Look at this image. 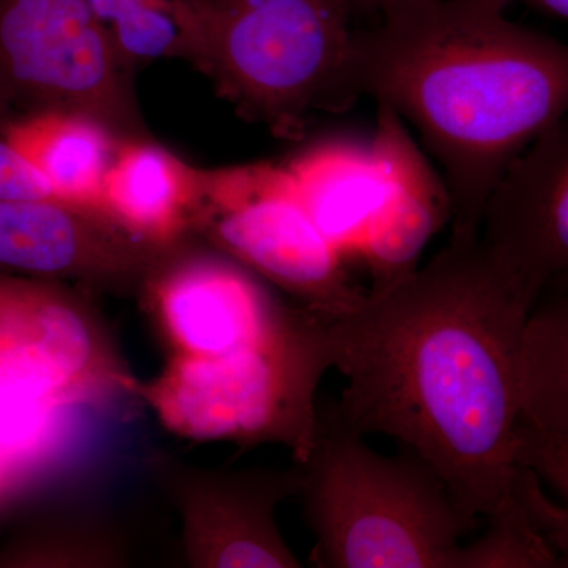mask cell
Segmentation results:
<instances>
[{
	"instance_id": "cell-13",
	"label": "cell",
	"mask_w": 568,
	"mask_h": 568,
	"mask_svg": "<svg viewBox=\"0 0 568 568\" xmlns=\"http://www.w3.org/2000/svg\"><path fill=\"white\" fill-rule=\"evenodd\" d=\"M369 148L379 192L358 253L373 276L372 290H381L416 271L429 239L452 222V200L443 175L386 104H377Z\"/></svg>"
},
{
	"instance_id": "cell-8",
	"label": "cell",
	"mask_w": 568,
	"mask_h": 568,
	"mask_svg": "<svg viewBox=\"0 0 568 568\" xmlns=\"http://www.w3.org/2000/svg\"><path fill=\"white\" fill-rule=\"evenodd\" d=\"M91 297L69 283L0 272V388L63 406L136 398L138 379Z\"/></svg>"
},
{
	"instance_id": "cell-3",
	"label": "cell",
	"mask_w": 568,
	"mask_h": 568,
	"mask_svg": "<svg viewBox=\"0 0 568 568\" xmlns=\"http://www.w3.org/2000/svg\"><path fill=\"white\" fill-rule=\"evenodd\" d=\"M353 14L342 0H175L178 59L245 121L287 141L345 110Z\"/></svg>"
},
{
	"instance_id": "cell-5",
	"label": "cell",
	"mask_w": 568,
	"mask_h": 568,
	"mask_svg": "<svg viewBox=\"0 0 568 568\" xmlns=\"http://www.w3.org/2000/svg\"><path fill=\"white\" fill-rule=\"evenodd\" d=\"M332 368L327 321L298 305L271 338L220 357H168L134 395L160 424L196 443L280 444L306 462L316 440V390Z\"/></svg>"
},
{
	"instance_id": "cell-18",
	"label": "cell",
	"mask_w": 568,
	"mask_h": 568,
	"mask_svg": "<svg viewBox=\"0 0 568 568\" xmlns=\"http://www.w3.org/2000/svg\"><path fill=\"white\" fill-rule=\"evenodd\" d=\"M175 0H85L130 74L162 59H178Z\"/></svg>"
},
{
	"instance_id": "cell-15",
	"label": "cell",
	"mask_w": 568,
	"mask_h": 568,
	"mask_svg": "<svg viewBox=\"0 0 568 568\" xmlns=\"http://www.w3.org/2000/svg\"><path fill=\"white\" fill-rule=\"evenodd\" d=\"M201 190L203 168L151 138L123 140L104 174L99 209L138 241L170 250L193 239Z\"/></svg>"
},
{
	"instance_id": "cell-16",
	"label": "cell",
	"mask_w": 568,
	"mask_h": 568,
	"mask_svg": "<svg viewBox=\"0 0 568 568\" xmlns=\"http://www.w3.org/2000/svg\"><path fill=\"white\" fill-rule=\"evenodd\" d=\"M283 166L321 233L339 253L358 252L379 192L369 141L315 142Z\"/></svg>"
},
{
	"instance_id": "cell-24",
	"label": "cell",
	"mask_w": 568,
	"mask_h": 568,
	"mask_svg": "<svg viewBox=\"0 0 568 568\" xmlns=\"http://www.w3.org/2000/svg\"><path fill=\"white\" fill-rule=\"evenodd\" d=\"M488 2L504 11L514 3H523L541 17L551 18V20L567 21L568 18V0H488Z\"/></svg>"
},
{
	"instance_id": "cell-14",
	"label": "cell",
	"mask_w": 568,
	"mask_h": 568,
	"mask_svg": "<svg viewBox=\"0 0 568 568\" xmlns=\"http://www.w3.org/2000/svg\"><path fill=\"white\" fill-rule=\"evenodd\" d=\"M511 457L568 499V298L562 291L534 305L523 328Z\"/></svg>"
},
{
	"instance_id": "cell-21",
	"label": "cell",
	"mask_w": 568,
	"mask_h": 568,
	"mask_svg": "<svg viewBox=\"0 0 568 568\" xmlns=\"http://www.w3.org/2000/svg\"><path fill=\"white\" fill-rule=\"evenodd\" d=\"M540 478L532 469L515 466L508 484V496L538 536L567 559L568 511L552 504L540 488Z\"/></svg>"
},
{
	"instance_id": "cell-1",
	"label": "cell",
	"mask_w": 568,
	"mask_h": 568,
	"mask_svg": "<svg viewBox=\"0 0 568 568\" xmlns=\"http://www.w3.org/2000/svg\"><path fill=\"white\" fill-rule=\"evenodd\" d=\"M532 304L480 239H450L424 268L327 317L334 403L361 435H386L439 474L470 525L511 506V429Z\"/></svg>"
},
{
	"instance_id": "cell-23",
	"label": "cell",
	"mask_w": 568,
	"mask_h": 568,
	"mask_svg": "<svg viewBox=\"0 0 568 568\" xmlns=\"http://www.w3.org/2000/svg\"><path fill=\"white\" fill-rule=\"evenodd\" d=\"M351 11V14H381L386 17L406 7L428 2V0H342Z\"/></svg>"
},
{
	"instance_id": "cell-7",
	"label": "cell",
	"mask_w": 568,
	"mask_h": 568,
	"mask_svg": "<svg viewBox=\"0 0 568 568\" xmlns=\"http://www.w3.org/2000/svg\"><path fill=\"white\" fill-rule=\"evenodd\" d=\"M192 237L320 315H346L364 302L366 291L351 278L343 254L310 219L284 166L253 163L204 170Z\"/></svg>"
},
{
	"instance_id": "cell-2",
	"label": "cell",
	"mask_w": 568,
	"mask_h": 568,
	"mask_svg": "<svg viewBox=\"0 0 568 568\" xmlns=\"http://www.w3.org/2000/svg\"><path fill=\"white\" fill-rule=\"evenodd\" d=\"M343 92L416 126L443 168L450 239H474L508 164L564 119L568 50L488 0H428L353 32Z\"/></svg>"
},
{
	"instance_id": "cell-12",
	"label": "cell",
	"mask_w": 568,
	"mask_h": 568,
	"mask_svg": "<svg viewBox=\"0 0 568 568\" xmlns=\"http://www.w3.org/2000/svg\"><path fill=\"white\" fill-rule=\"evenodd\" d=\"M478 239L530 304L568 267V129L559 121L508 164L481 212Z\"/></svg>"
},
{
	"instance_id": "cell-11",
	"label": "cell",
	"mask_w": 568,
	"mask_h": 568,
	"mask_svg": "<svg viewBox=\"0 0 568 568\" xmlns=\"http://www.w3.org/2000/svg\"><path fill=\"white\" fill-rule=\"evenodd\" d=\"M166 252L95 207L55 197L0 200V272L7 274L77 283L91 293L140 294Z\"/></svg>"
},
{
	"instance_id": "cell-10",
	"label": "cell",
	"mask_w": 568,
	"mask_h": 568,
	"mask_svg": "<svg viewBox=\"0 0 568 568\" xmlns=\"http://www.w3.org/2000/svg\"><path fill=\"white\" fill-rule=\"evenodd\" d=\"M151 473L182 519L186 562L196 568H298L276 523V508L301 496L304 467L220 470L168 455Z\"/></svg>"
},
{
	"instance_id": "cell-22",
	"label": "cell",
	"mask_w": 568,
	"mask_h": 568,
	"mask_svg": "<svg viewBox=\"0 0 568 568\" xmlns=\"http://www.w3.org/2000/svg\"><path fill=\"white\" fill-rule=\"evenodd\" d=\"M41 197L55 196L48 183L18 155L0 133V200H41Z\"/></svg>"
},
{
	"instance_id": "cell-9",
	"label": "cell",
	"mask_w": 568,
	"mask_h": 568,
	"mask_svg": "<svg viewBox=\"0 0 568 568\" xmlns=\"http://www.w3.org/2000/svg\"><path fill=\"white\" fill-rule=\"evenodd\" d=\"M140 295L168 357H220L260 345L298 306L280 301L245 265L194 239L160 257Z\"/></svg>"
},
{
	"instance_id": "cell-6",
	"label": "cell",
	"mask_w": 568,
	"mask_h": 568,
	"mask_svg": "<svg viewBox=\"0 0 568 568\" xmlns=\"http://www.w3.org/2000/svg\"><path fill=\"white\" fill-rule=\"evenodd\" d=\"M73 112L119 141L149 136L134 77L85 0H0V129Z\"/></svg>"
},
{
	"instance_id": "cell-17",
	"label": "cell",
	"mask_w": 568,
	"mask_h": 568,
	"mask_svg": "<svg viewBox=\"0 0 568 568\" xmlns=\"http://www.w3.org/2000/svg\"><path fill=\"white\" fill-rule=\"evenodd\" d=\"M0 133L58 200L99 209L121 142L103 125L73 112L44 111L7 123Z\"/></svg>"
},
{
	"instance_id": "cell-20",
	"label": "cell",
	"mask_w": 568,
	"mask_h": 568,
	"mask_svg": "<svg viewBox=\"0 0 568 568\" xmlns=\"http://www.w3.org/2000/svg\"><path fill=\"white\" fill-rule=\"evenodd\" d=\"M515 506L487 518L484 536L462 545L458 568H555L566 567Z\"/></svg>"
},
{
	"instance_id": "cell-4",
	"label": "cell",
	"mask_w": 568,
	"mask_h": 568,
	"mask_svg": "<svg viewBox=\"0 0 568 568\" xmlns=\"http://www.w3.org/2000/svg\"><path fill=\"white\" fill-rule=\"evenodd\" d=\"M384 457L364 435L317 405L316 440L302 463L306 523L320 568H458L463 537L476 526L439 474L409 448Z\"/></svg>"
},
{
	"instance_id": "cell-19",
	"label": "cell",
	"mask_w": 568,
	"mask_h": 568,
	"mask_svg": "<svg viewBox=\"0 0 568 568\" xmlns=\"http://www.w3.org/2000/svg\"><path fill=\"white\" fill-rule=\"evenodd\" d=\"M67 407L48 396L0 388V469L7 476L54 446Z\"/></svg>"
}]
</instances>
